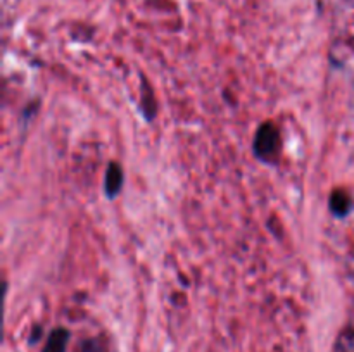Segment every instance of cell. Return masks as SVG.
Returning <instances> with one entry per match:
<instances>
[{"label": "cell", "instance_id": "277c9868", "mask_svg": "<svg viewBox=\"0 0 354 352\" xmlns=\"http://www.w3.org/2000/svg\"><path fill=\"white\" fill-rule=\"evenodd\" d=\"M69 342V331L66 328H55L50 331L41 352H66Z\"/></svg>", "mask_w": 354, "mask_h": 352}, {"label": "cell", "instance_id": "3957f363", "mask_svg": "<svg viewBox=\"0 0 354 352\" xmlns=\"http://www.w3.org/2000/svg\"><path fill=\"white\" fill-rule=\"evenodd\" d=\"M123 186V169L118 162H111L106 173V193L109 199H114Z\"/></svg>", "mask_w": 354, "mask_h": 352}, {"label": "cell", "instance_id": "6da1fadb", "mask_svg": "<svg viewBox=\"0 0 354 352\" xmlns=\"http://www.w3.org/2000/svg\"><path fill=\"white\" fill-rule=\"evenodd\" d=\"M280 148H282V141H280V133L275 124H261L256 131L254 144H252L256 157L263 162H268V164H275L280 157Z\"/></svg>", "mask_w": 354, "mask_h": 352}, {"label": "cell", "instance_id": "5b68a950", "mask_svg": "<svg viewBox=\"0 0 354 352\" xmlns=\"http://www.w3.org/2000/svg\"><path fill=\"white\" fill-rule=\"evenodd\" d=\"M151 100L154 102V97H152V93L149 92L147 81L144 79V81H142V110H144V114L147 119H152L156 114V110L149 106V102H151Z\"/></svg>", "mask_w": 354, "mask_h": 352}, {"label": "cell", "instance_id": "8992f818", "mask_svg": "<svg viewBox=\"0 0 354 352\" xmlns=\"http://www.w3.org/2000/svg\"><path fill=\"white\" fill-rule=\"evenodd\" d=\"M40 326H37L35 328V331H33V337H31V344H35V342L38 340V337H40Z\"/></svg>", "mask_w": 354, "mask_h": 352}, {"label": "cell", "instance_id": "7a4b0ae2", "mask_svg": "<svg viewBox=\"0 0 354 352\" xmlns=\"http://www.w3.org/2000/svg\"><path fill=\"white\" fill-rule=\"evenodd\" d=\"M328 204H330V211L337 217L348 216L353 211V199L346 190L337 188L330 193V199H328Z\"/></svg>", "mask_w": 354, "mask_h": 352}]
</instances>
